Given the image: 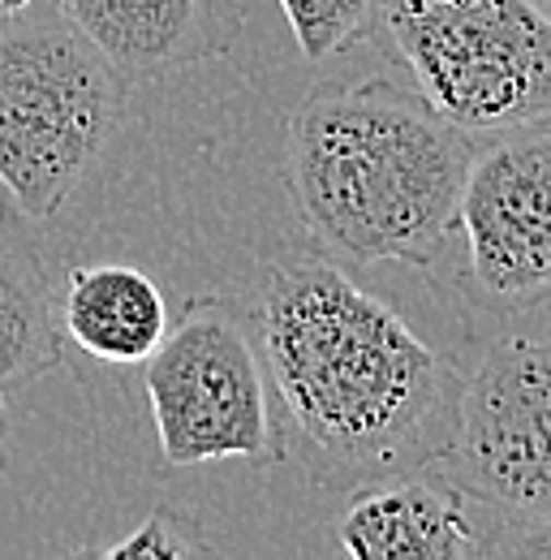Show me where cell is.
I'll return each mask as SVG.
<instances>
[{
	"instance_id": "7c38bea8",
	"label": "cell",
	"mask_w": 551,
	"mask_h": 560,
	"mask_svg": "<svg viewBox=\"0 0 551 560\" xmlns=\"http://www.w3.org/2000/svg\"><path fill=\"white\" fill-rule=\"evenodd\" d=\"M293 26L297 52L306 61H328L349 52L375 13V0H276Z\"/></svg>"
},
{
	"instance_id": "277c9868",
	"label": "cell",
	"mask_w": 551,
	"mask_h": 560,
	"mask_svg": "<svg viewBox=\"0 0 551 560\" xmlns=\"http://www.w3.org/2000/svg\"><path fill=\"white\" fill-rule=\"evenodd\" d=\"M362 39L466 135L551 121L548 0H375Z\"/></svg>"
},
{
	"instance_id": "6da1fadb",
	"label": "cell",
	"mask_w": 551,
	"mask_h": 560,
	"mask_svg": "<svg viewBox=\"0 0 551 560\" xmlns=\"http://www.w3.org/2000/svg\"><path fill=\"white\" fill-rule=\"evenodd\" d=\"M255 332L310 479L357 491L435 470L466 375L337 259L272 264Z\"/></svg>"
},
{
	"instance_id": "8992f818",
	"label": "cell",
	"mask_w": 551,
	"mask_h": 560,
	"mask_svg": "<svg viewBox=\"0 0 551 560\" xmlns=\"http://www.w3.org/2000/svg\"><path fill=\"white\" fill-rule=\"evenodd\" d=\"M435 475L482 517L491 557L508 539L551 526V341L508 337L486 350L461 384Z\"/></svg>"
},
{
	"instance_id": "5bb4252c",
	"label": "cell",
	"mask_w": 551,
	"mask_h": 560,
	"mask_svg": "<svg viewBox=\"0 0 551 560\" xmlns=\"http://www.w3.org/2000/svg\"><path fill=\"white\" fill-rule=\"evenodd\" d=\"M0 479H4V401H0Z\"/></svg>"
},
{
	"instance_id": "8fae6325",
	"label": "cell",
	"mask_w": 551,
	"mask_h": 560,
	"mask_svg": "<svg viewBox=\"0 0 551 560\" xmlns=\"http://www.w3.org/2000/svg\"><path fill=\"white\" fill-rule=\"evenodd\" d=\"M66 362L61 298L26 215L0 211V393L44 380Z\"/></svg>"
},
{
	"instance_id": "7a4b0ae2",
	"label": "cell",
	"mask_w": 551,
	"mask_h": 560,
	"mask_svg": "<svg viewBox=\"0 0 551 560\" xmlns=\"http://www.w3.org/2000/svg\"><path fill=\"white\" fill-rule=\"evenodd\" d=\"M474 135L388 73L310 86L284 117V190L328 259L431 268L453 233Z\"/></svg>"
},
{
	"instance_id": "4fadbf2b",
	"label": "cell",
	"mask_w": 551,
	"mask_h": 560,
	"mask_svg": "<svg viewBox=\"0 0 551 560\" xmlns=\"http://www.w3.org/2000/svg\"><path fill=\"white\" fill-rule=\"evenodd\" d=\"M211 539L203 526L177 509H155L138 522L134 530L108 548H99V557L108 560H190V557H211Z\"/></svg>"
},
{
	"instance_id": "3957f363",
	"label": "cell",
	"mask_w": 551,
	"mask_h": 560,
	"mask_svg": "<svg viewBox=\"0 0 551 560\" xmlns=\"http://www.w3.org/2000/svg\"><path fill=\"white\" fill-rule=\"evenodd\" d=\"M130 78L52 0L0 9V186L26 220H52L113 142Z\"/></svg>"
},
{
	"instance_id": "2e32d148",
	"label": "cell",
	"mask_w": 551,
	"mask_h": 560,
	"mask_svg": "<svg viewBox=\"0 0 551 560\" xmlns=\"http://www.w3.org/2000/svg\"><path fill=\"white\" fill-rule=\"evenodd\" d=\"M548 4H551V0H548Z\"/></svg>"
},
{
	"instance_id": "30bf717a",
	"label": "cell",
	"mask_w": 551,
	"mask_h": 560,
	"mask_svg": "<svg viewBox=\"0 0 551 560\" xmlns=\"http://www.w3.org/2000/svg\"><path fill=\"white\" fill-rule=\"evenodd\" d=\"M173 315L164 289L130 264H86L73 268L61 293V328L82 353L142 366L160 350Z\"/></svg>"
},
{
	"instance_id": "52a82bcc",
	"label": "cell",
	"mask_w": 551,
	"mask_h": 560,
	"mask_svg": "<svg viewBox=\"0 0 551 560\" xmlns=\"http://www.w3.org/2000/svg\"><path fill=\"white\" fill-rule=\"evenodd\" d=\"M457 229L470 289L495 311L551 306V121L474 151Z\"/></svg>"
},
{
	"instance_id": "9a60e30c",
	"label": "cell",
	"mask_w": 551,
	"mask_h": 560,
	"mask_svg": "<svg viewBox=\"0 0 551 560\" xmlns=\"http://www.w3.org/2000/svg\"><path fill=\"white\" fill-rule=\"evenodd\" d=\"M26 4H35V0H0V9H9V13L13 9H26Z\"/></svg>"
},
{
	"instance_id": "ba28073f",
	"label": "cell",
	"mask_w": 551,
	"mask_h": 560,
	"mask_svg": "<svg viewBox=\"0 0 551 560\" xmlns=\"http://www.w3.org/2000/svg\"><path fill=\"white\" fill-rule=\"evenodd\" d=\"M130 82H160L228 57L246 0H57Z\"/></svg>"
},
{
	"instance_id": "9c48e42d",
	"label": "cell",
	"mask_w": 551,
	"mask_h": 560,
	"mask_svg": "<svg viewBox=\"0 0 551 560\" xmlns=\"http://www.w3.org/2000/svg\"><path fill=\"white\" fill-rule=\"evenodd\" d=\"M341 552L353 560H474L491 557V535L470 500L418 470L357 488L337 522Z\"/></svg>"
},
{
	"instance_id": "5b68a950",
	"label": "cell",
	"mask_w": 551,
	"mask_h": 560,
	"mask_svg": "<svg viewBox=\"0 0 551 560\" xmlns=\"http://www.w3.org/2000/svg\"><path fill=\"white\" fill-rule=\"evenodd\" d=\"M146 401L168 466L289 457L259 332L228 298H190L146 362Z\"/></svg>"
}]
</instances>
